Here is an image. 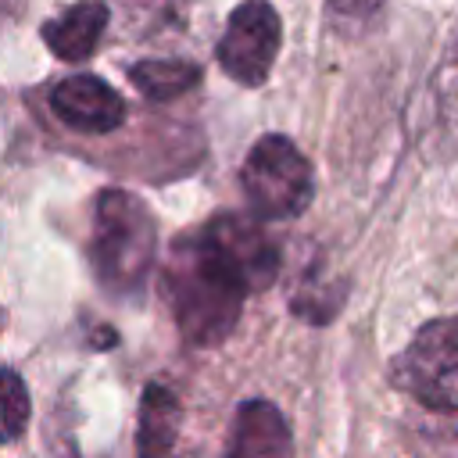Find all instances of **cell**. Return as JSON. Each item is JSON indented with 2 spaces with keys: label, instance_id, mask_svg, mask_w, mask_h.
Segmentation results:
<instances>
[{
  "label": "cell",
  "instance_id": "12",
  "mask_svg": "<svg viewBox=\"0 0 458 458\" xmlns=\"http://www.w3.org/2000/svg\"><path fill=\"white\" fill-rule=\"evenodd\" d=\"M29 426V390L21 376L0 369V444H11Z\"/></svg>",
  "mask_w": 458,
  "mask_h": 458
},
{
  "label": "cell",
  "instance_id": "10",
  "mask_svg": "<svg viewBox=\"0 0 458 458\" xmlns=\"http://www.w3.org/2000/svg\"><path fill=\"white\" fill-rule=\"evenodd\" d=\"M175 433H179V401L168 386L150 383L140 404V433H136L140 458H168Z\"/></svg>",
  "mask_w": 458,
  "mask_h": 458
},
{
  "label": "cell",
  "instance_id": "1",
  "mask_svg": "<svg viewBox=\"0 0 458 458\" xmlns=\"http://www.w3.org/2000/svg\"><path fill=\"white\" fill-rule=\"evenodd\" d=\"M247 290V276L204 233V225L172 243V254L165 261V293L190 344H222L240 322Z\"/></svg>",
  "mask_w": 458,
  "mask_h": 458
},
{
  "label": "cell",
  "instance_id": "4",
  "mask_svg": "<svg viewBox=\"0 0 458 458\" xmlns=\"http://www.w3.org/2000/svg\"><path fill=\"white\" fill-rule=\"evenodd\" d=\"M394 383L433 411H458V315L415 333L394 361Z\"/></svg>",
  "mask_w": 458,
  "mask_h": 458
},
{
  "label": "cell",
  "instance_id": "14",
  "mask_svg": "<svg viewBox=\"0 0 458 458\" xmlns=\"http://www.w3.org/2000/svg\"><path fill=\"white\" fill-rule=\"evenodd\" d=\"M21 4H25V0H0V25H4V21H11V18H18Z\"/></svg>",
  "mask_w": 458,
  "mask_h": 458
},
{
  "label": "cell",
  "instance_id": "6",
  "mask_svg": "<svg viewBox=\"0 0 458 458\" xmlns=\"http://www.w3.org/2000/svg\"><path fill=\"white\" fill-rule=\"evenodd\" d=\"M54 114L75 132H111L125 122V100L97 75H68L50 93Z\"/></svg>",
  "mask_w": 458,
  "mask_h": 458
},
{
  "label": "cell",
  "instance_id": "13",
  "mask_svg": "<svg viewBox=\"0 0 458 458\" xmlns=\"http://www.w3.org/2000/svg\"><path fill=\"white\" fill-rule=\"evenodd\" d=\"M386 0H329V11L336 14V21H351V25H361L369 21Z\"/></svg>",
  "mask_w": 458,
  "mask_h": 458
},
{
  "label": "cell",
  "instance_id": "11",
  "mask_svg": "<svg viewBox=\"0 0 458 458\" xmlns=\"http://www.w3.org/2000/svg\"><path fill=\"white\" fill-rule=\"evenodd\" d=\"M129 79L147 100H175L200 82V68L190 61H136Z\"/></svg>",
  "mask_w": 458,
  "mask_h": 458
},
{
  "label": "cell",
  "instance_id": "9",
  "mask_svg": "<svg viewBox=\"0 0 458 458\" xmlns=\"http://www.w3.org/2000/svg\"><path fill=\"white\" fill-rule=\"evenodd\" d=\"M107 29V7L100 0H79L43 25V39L61 61H86Z\"/></svg>",
  "mask_w": 458,
  "mask_h": 458
},
{
  "label": "cell",
  "instance_id": "5",
  "mask_svg": "<svg viewBox=\"0 0 458 458\" xmlns=\"http://www.w3.org/2000/svg\"><path fill=\"white\" fill-rule=\"evenodd\" d=\"M279 14L268 0H243L222 32L218 43V64L229 79L243 86H261L272 72V61L279 54Z\"/></svg>",
  "mask_w": 458,
  "mask_h": 458
},
{
  "label": "cell",
  "instance_id": "2",
  "mask_svg": "<svg viewBox=\"0 0 458 458\" xmlns=\"http://www.w3.org/2000/svg\"><path fill=\"white\" fill-rule=\"evenodd\" d=\"M89 258L104 290L118 297L140 293L157 258V225L150 208L125 190H104L97 197Z\"/></svg>",
  "mask_w": 458,
  "mask_h": 458
},
{
  "label": "cell",
  "instance_id": "7",
  "mask_svg": "<svg viewBox=\"0 0 458 458\" xmlns=\"http://www.w3.org/2000/svg\"><path fill=\"white\" fill-rule=\"evenodd\" d=\"M204 233L240 265L250 290L268 286L272 276L279 272V250L254 218H247V215H215L204 225Z\"/></svg>",
  "mask_w": 458,
  "mask_h": 458
},
{
  "label": "cell",
  "instance_id": "8",
  "mask_svg": "<svg viewBox=\"0 0 458 458\" xmlns=\"http://www.w3.org/2000/svg\"><path fill=\"white\" fill-rule=\"evenodd\" d=\"M290 454H293V437L279 408L268 401L240 404L222 458H290Z\"/></svg>",
  "mask_w": 458,
  "mask_h": 458
},
{
  "label": "cell",
  "instance_id": "3",
  "mask_svg": "<svg viewBox=\"0 0 458 458\" xmlns=\"http://www.w3.org/2000/svg\"><path fill=\"white\" fill-rule=\"evenodd\" d=\"M240 182L250 211L268 222L297 218L301 211H308L315 193L311 165L286 136H261L243 161Z\"/></svg>",
  "mask_w": 458,
  "mask_h": 458
}]
</instances>
